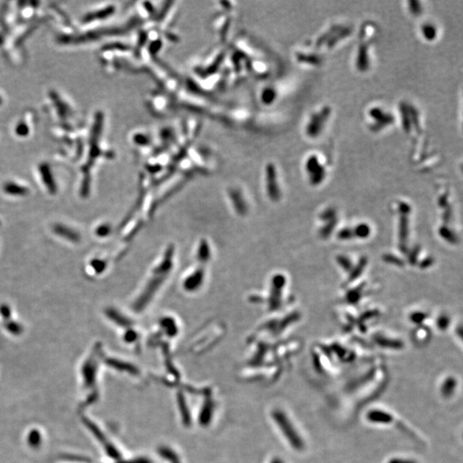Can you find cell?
Returning <instances> with one entry per match:
<instances>
[{"label":"cell","mask_w":463,"mask_h":463,"mask_svg":"<svg viewBox=\"0 0 463 463\" xmlns=\"http://www.w3.org/2000/svg\"><path fill=\"white\" fill-rule=\"evenodd\" d=\"M272 418L290 447L296 451H303L306 448L304 437L286 412L282 409H275L272 412Z\"/></svg>","instance_id":"1"},{"label":"cell","mask_w":463,"mask_h":463,"mask_svg":"<svg viewBox=\"0 0 463 463\" xmlns=\"http://www.w3.org/2000/svg\"><path fill=\"white\" fill-rule=\"evenodd\" d=\"M330 113L331 109L324 107L320 112L312 114L307 127V134L310 136H317L324 128V123L327 121Z\"/></svg>","instance_id":"2"},{"label":"cell","mask_w":463,"mask_h":463,"mask_svg":"<svg viewBox=\"0 0 463 463\" xmlns=\"http://www.w3.org/2000/svg\"><path fill=\"white\" fill-rule=\"evenodd\" d=\"M365 419L372 425L388 426L394 422V415L384 409H372L365 414Z\"/></svg>","instance_id":"3"},{"label":"cell","mask_w":463,"mask_h":463,"mask_svg":"<svg viewBox=\"0 0 463 463\" xmlns=\"http://www.w3.org/2000/svg\"><path fill=\"white\" fill-rule=\"evenodd\" d=\"M307 169L310 180L314 182H320L324 176V167L322 166L317 156H310L307 160Z\"/></svg>","instance_id":"4"},{"label":"cell","mask_w":463,"mask_h":463,"mask_svg":"<svg viewBox=\"0 0 463 463\" xmlns=\"http://www.w3.org/2000/svg\"><path fill=\"white\" fill-rule=\"evenodd\" d=\"M458 386L457 378L453 376H448L441 382L439 392L443 398L449 399L455 395Z\"/></svg>","instance_id":"5"},{"label":"cell","mask_w":463,"mask_h":463,"mask_svg":"<svg viewBox=\"0 0 463 463\" xmlns=\"http://www.w3.org/2000/svg\"><path fill=\"white\" fill-rule=\"evenodd\" d=\"M53 231H54L56 234H58L62 238L68 239L69 241L76 243V242H78L80 240V235L77 232L74 231L73 229L67 228L66 226L57 224V225L54 226Z\"/></svg>","instance_id":"6"},{"label":"cell","mask_w":463,"mask_h":463,"mask_svg":"<svg viewBox=\"0 0 463 463\" xmlns=\"http://www.w3.org/2000/svg\"><path fill=\"white\" fill-rule=\"evenodd\" d=\"M423 34L427 40H433L436 36V28L432 24H426L423 26Z\"/></svg>","instance_id":"7"},{"label":"cell","mask_w":463,"mask_h":463,"mask_svg":"<svg viewBox=\"0 0 463 463\" xmlns=\"http://www.w3.org/2000/svg\"><path fill=\"white\" fill-rule=\"evenodd\" d=\"M5 327H6L7 331H10V333H12V334H20L21 332L23 331L22 326L16 322H7Z\"/></svg>","instance_id":"8"},{"label":"cell","mask_w":463,"mask_h":463,"mask_svg":"<svg viewBox=\"0 0 463 463\" xmlns=\"http://www.w3.org/2000/svg\"><path fill=\"white\" fill-rule=\"evenodd\" d=\"M0 314L5 319V321L10 319V316H11V310H10V307L6 306V305H2L0 307Z\"/></svg>","instance_id":"9"},{"label":"cell","mask_w":463,"mask_h":463,"mask_svg":"<svg viewBox=\"0 0 463 463\" xmlns=\"http://www.w3.org/2000/svg\"><path fill=\"white\" fill-rule=\"evenodd\" d=\"M387 463H418L416 461L405 457H393Z\"/></svg>","instance_id":"10"},{"label":"cell","mask_w":463,"mask_h":463,"mask_svg":"<svg viewBox=\"0 0 463 463\" xmlns=\"http://www.w3.org/2000/svg\"><path fill=\"white\" fill-rule=\"evenodd\" d=\"M92 266L94 267V269H96L97 272H102L103 269H104V262L101 260H94L92 262Z\"/></svg>","instance_id":"11"},{"label":"cell","mask_w":463,"mask_h":463,"mask_svg":"<svg viewBox=\"0 0 463 463\" xmlns=\"http://www.w3.org/2000/svg\"><path fill=\"white\" fill-rule=\"evenodd\" d=\"M108 232H109V227H107V226H102V227H100L99 229H97L96 233H97V235H99V236H104V235L107 234Z\"/></svg>","instance_id":"12"},{"label":"cell","mask_w":463,"mask_h":463,"mask_svg":"<svg viewBox=\"0 0 463 463\" xmlns=\"http://www.w3.org/2000/svg\"><path fill=\"white\" fill-rule=\"evenodd\" d=\"M269 463H285V462L280 457H274V458H272V460L269 462Z\"/></svg>","instance_id":"13"}]
</instances>
